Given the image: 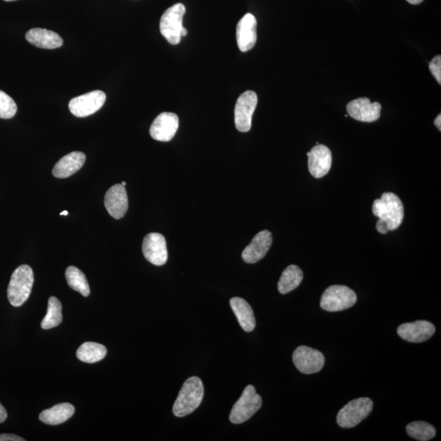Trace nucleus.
<instances>
[{
	"instance_id": "b1692460",
	"label": "nucleus",
	"mask_w": 441,
	"mask_h": 441,
	"mask_svg": "<svg viewBox=\"0 0 441 441\" xmlns=\"http://www.w3.org/2000/svg\"><path fill=\"white\" fill-rule=\"evenodd\" d=\"M108 350L99 343L87 342L79 347L77 356L80 362L88 364L101 362L105 358Z\"/></svg>"
},
{
	"instance_id": "4be33fe9",
	"label": "nucleus",
	"mask_w": 441,
	"mask_h": 441,
	"mask_svg": "<svg viewBox=\"0 0 441 441\" xmlns=\"http://www.w3.org/2000/svg\"><path fill=\"white\" fill-rule=\"evenodd\" d=\"M75 409L72 404L61 403L43 411L39 414V420L46 424L55 426L61 424L74 415Z\"/></svg>"
},
{
	"instance_id": "7ed1b4c3",
	"label": "nucleus",
	"mask_w": 441,
	"mask_h": 441,
	"mask_svg": "<svg viewBox=\"0 0 441 441\" xmlns=\"http://www.w3.org/2000/svg\"><path fill=\"white\" fill-rule=\"evenodd\" d=\"M34 284V273L31 267L21 265L12 273L8 287V298L10 304L19 307L28 301Z\"/></svg>"
},
{
	"instance_id": "cd10ccee",
	"label": "nucleus",
	"mask_w": 441,
	"mask_h": 441,
	"mask_svg": "<svg viewBox=\"0 0 441 441\" xmlns=\"http://www.w3.org/2000/svg\"><path fill=\"white\" fill-rule=\"evenodd\" d=\"M17 106L14 100L6 92L0 90V118L11 119L16 115Z\"/></svg>"
},
{
	"instance_id": "1a4fd4ad",
	"label": "nucleus",
	"mask_w": 441,
	"mask_h": 441,
	"mask_svg": "<svg viewBox=\"0 0 441 441\" xmlns=\"http://www.w3.org/2000/svg\"><path fill=\"white\" fill-rule=\"evenodd\" d=\"M106 99L104 92L92 91L71 99L69 102V109L75 117H87L99 110L105 104Z\"/></svg>"
},
{
	"instance_id": "ddd939ff",
	"label": "nucleus",
	"mask_w": 441,
	"mask_h": 441,
	"mask_svg": "<svg viewBox=\"0 0 441 441\" xmlns=\"http://www.w3.org/2000/svg\"><path fill=\"white\" fill-rule=\"evenodd\" d=\"M179 126V119L175 113L159 114L151 124L150 135L153 139L159 141H169L175 137Z\"/></svg>"
},
{
	"instance_id": "f3484780",
	"label": "nucleus",
	"mask_w": 441,
	"mask_h": 441,
	"mask_svg": "<svg viewBox=\"0 0 441 441\" xmlns=\"http://www.w3.org/2000/svg\"><path fill=\"white\" fill-rule=\"evenodd\" d=\"M273 235L269 231L264 230L257 234L251 244L242 253L243 260L246 264H253L259 262L266 255L273 244Z\"/></svg>"
},
{
	"instance_id": "20e7f679",
	"label": "nucleus",
	"mask_w": 441,
	"mask_h": 441,
	"mask_svg": "<svg viewBox=\"0 0 441 441\" xmlns=\"http://www.w3.org/2000/svg\"><path fill=\"white\" fill-rule=\"evenodd\" d=\"M186 13V7L182 3H176L164 12L160 19V33L173 46H177L182 37H186L188 31L182 26V20Z\"/></svg>"
},
{
	"instance_id": "dca6fc26",
	"label": "nucleus",
	"mask_w": 441,
	"mask_h": 441,
	"mask_svg": "<svg viewBox=\"0 0 441 441\" xmlns=\"http://www.w3.org/2000/svg\"><path fill=\"white\" fill-rule=\"evenodd\" d=\"M435 328L433 324L427 320H418L412 323H405L398 329V335L402 340L420 343L426 342L434 335Z\"/></svg>"
},
{
	"instance_id": "c9c22d12",
	"label": "nucleus",
	"mask_w": 441,
	"mask_h": 441,
	"mask_svg": "<svg viewBox=\"0 0 441 441\" xmlns=\"http://www.w3.org/2000/svg\"><path fill=\"white\" fill-rule=\"evenodd\" d=\"M4 1H6V2H11V1H15V0H4Z\"/></svg>"
},
{
	"instance_id": "7c9ffc66",
	"label": "nucleus",
	"mask_w": 441,
	"mask_h": 441,
	"mask_svg": "<svg viewBox=\"0 0 441 441\" xmlns=\"http://www.w3.org/2000/svg\"><path fill=\"white\" fill-rule=\"evenodd\" d=\"M8 418V413L6 409H4L2 404L0 403V423L6 422Z\"/></svg>"
},
{
	"instance_id": "9d476101",
	"label": "nucleus",
	"mask_w": 441,
	"mask_h": 441,
	"mask_svg": "<svg viewBox=\"0 0 441 441\" xmlns=\"http://www.w3.org/2000/svg\"><path fill=\"white\" fill-rule=\"evenodd\" d=\"M293 362L301 373L313 374L322 371L325 359L320 351L306 346H300L293 351Z\"/></svg>"
},
{
	"instance_id": "c85d7f7f",
	"label": "nucleus",
	"mask_w": 441,
	"mask_h": 441,
	"mask_svg": "<svg viewBox=\"0 0 441 441\" xmlns=\"http://www.w3.org/2000/svg\"><path fill=\"white\" fill-rule=\"evenodd\" d=\"M429 69L431 73L435 79L436 81L438 82L439 84H441V57L440 55L435 56L433 59L431 60L429 64Z\"/></svg>"
},
{
	"instance_id": "39448f33",
	"label": "nucleus",
	"mask_w": 441,
	"mask_h": 441,
	"mask_svg": "<svg viewBox=\"0 0 441 441\" xmlns=\"http://www.w3.org/2000/svg\"><path fill=\"white\" fill-rule=\"evenodd\" d=\"M357 301V296L353 289L345 285H332L322 294L320 307L329 313H336L349 309Z\"/></svg>"
},
{
	"instance_id": "4468645a",
	"label": "nucleus",
	"mask_w": 441,
	"mask_h": 441,
	"mask_svg": "<svg viewBox=\"0 0 441 441\" xmlns=\"http://www.w3.org/2000/svg\"><path fill=\"white\" fill-rule=\"evenodd\" d=\"M105 207L109 215L115 219H121L128 208V199L126 186L115 184L106 191L104 199Z\"/></svg>"
},
{
	"instance_id": "aec40b11",
	"label": "nucleus",
	"mask_w": 441,
	"mask_h": 441,
	"mask_svg": "<svg viewBox=\"0 0 441 441\" xmlns=\"http://www.w3.org/2000/svg\"><path fill=\"white\" fill-rule=\"evenodd\" d=\"M26 39L30 43L40 48L55 49L63 46V39L59 34L46 29H31L26 34Z\"/></svg>"
},
{
	"instance_id": "412c9836",
	"label": "nucleus",
	"mask_w": 441,
	"mask_h": 441,
	"mask_svg": "<svg viewBox=\"0 0 441 441\" xmlns=\"http://www.w3.org/2000/svg\"><path fill=\"white\" fill-rule=\"evenodd\" d=\"M230 305L238 320L240 327L245 332H252L255 329L256 320L251 306L247 301L239 297L231 298Z\"/></svg>"
},
{
	"instance_id": "f704fd0d",
	"label": "nucleus",
	"mask_w": 441,
	"mask_h": 441,
	"mask_svg": "<svg viewBox=\"0 0 441 441\" xmlns=\"http://www.w3.org/2000/svg\"><path fill=\"white\" fill-rule=\"evenodd\" d=\"M121 185L124 186H126V182H122Z\"/></svg>"
},
{
	"instance_id": "a878e982",
	"label": "nucleus",
	"mask_w": 441,
	"mask_h": 441,
	"mask_svg": "<svg viewBox=\"0 0 441 441\" xmlns=\"http://www.w3.org/2000/svg\"><path fill=\"white\" fill-rule=\"evenodd\" d=\"M62 322V306L59 298L51 297L48 300V311L42 320L41 327L50 329L59 326Z\"/></svg>"
},
{
	"instance_id": "f257e3e1",
	"label": "nucleus",
	"mask_w": 441,
	"mask_h": 441,
	"mask_svg": "<svg viewBox=\"0 0 441 441\" xmlns=\"http://www.w3.org/2000/svg\"><path fill=\"white\" fill-rule=\"evenodd\" d=\"M372 211L378 217L376 228L381 234L398 229L404 220L403 203L394 193H386L381 199L374 200Z\"/></svg>"
},
{
	"instance_id": "f03ea898",
	"label": "nucleus",
	"mask_w": 441,
	"mask_h": 441,
	"mask_svg": "<svg viewBox=\"0 0 441 441\" xmlns=\"http://www.w3.org/2000/svg\"><path fill=\"white\" fill-rule=\"evenodd\" d=\"M204 385L198 377L189 378L178 394L173 413L177 418L189 415L202 404L204 398Z\"/></svg>"
},
{
	"instance_id": "6e6552de",
	"label": "nucleus",
	"mask_w": 441,
	"mask_h": 441,
	"mask_svg": "<svg viewBox=\"0 0 441 441\" xmlns=\"http://www.w3.org/2000/svg\"><path fill=\"white\" fill-rule=\"evenodd\" d=\"M257 105L255 92L246 91L240 95L235 108V124L239 132L246 133L252 127V117Z\"/></svg>"
},
{
	"instance_id": "c756f323",
	"label": "nucleus",
	"mask_w": 441,
	"mask_h": 441,
	"mask_svg": "<svg viewBox=\"0 0 441 441\" xmlns=\"http://www.w3.org/2000/svg\"><path fill=\"white\" fill-rule=\"evenodd\" d=\"M19 435L13 434H0V441H25Z\"/></svg>"
},
{
	"instance_id": "5701e85b",
	"label": "nucleus",
	"mask_w": 441,
	"mask_h": 441,
	"mask_svg": "<svg viewBox=\"0 0 441 441\" xmlns=\"http://www.w3.org/2000/svg\"><path fill=\"white\" fill-rule=\"evenodd\" d=\"M304 280V273L295 265H291L283 271L278 282V291L282 294H286L296 289Z\"/></svg>"
},
{
	"instance_id": "6ab92c4d",
	"label": "nucleus",
	"mask_w": 441,
	"mask_h": 441,
	"mask_svg": "<svg viewBox=\"0 0 441 441\" xmlns=\"http://www.w3.org/2000/svg\"><path fill=\"white\" fill-rule=\"evenodd\" d=\"M86 155L80 151H74L62 157L52 169V175L57 178H66L77 173L86 163Z\"/></svg>"
},
{
	"instance_id": "bb28decb",
	"label": "nucleus",
	"mask_w": 441,
	"mask_h": 441,
	"mask_svg": "<svg viewBox=\"0 0 441 441\" xmlns=\"http://www.w3.org/2000/svg\"><path fill=\"white\" fill-rule=\"evenodd\" d=\"M406 431L412 438L420 441H427L435 438V427L426 422H413L406 427Z\"/></svg>"
},
{
	"instance_id": "473e14b6",
	"label": "nucleus",
	"mask_w": 441,
	"mask_h": 441,
	"mask_svg": "<svg viewBox=\"0 0 441 441\" xmlns=\"http://www.w3.org/2000/svg\"><path fill=\"white\" fill-rule=\"evenodd\" d=\"M406 1L411 4H420L423 0H406Z\"/></svg>"
},
{
	"instance_id": "2eb2a0df",
	"label": "nucleus",
	"mask_w": 441,
	"mask_h": 441,
	"mask_svg": "<svg viewBox=\"0 0 441 441\" xmlns=\"http://www.w3.org/2000/svg\"><path fill=\"white\" fill-rule=\"evenodd\" d=\"M308 168L311 175L322 178L326 175L332 166V153L329 147L317 144L307 153Z\"/></svg>"
},
{
	"instance_id": "a211bd4d",
	"label": "nucleus",
	"mask_w": 441,
	"mask_h": 441,
	"mask_svg": "<svg viewBox=\"0 0 441 441\" xmlns=\"http://www.w3.org/2000/svg\"><path fill=\"white\" fill-rule=\"evenodd\" d=\"M236 39L239 50L246 52L255 46L257 42V20L251 13H247L239 20L236 28Z\"/></svg>"
},
{
	"instance_id": "0eeeda50",
	"label": "nucleus",
	"mask_w": 441,
	"mask_h": 441,
	"mask_svg": "<svg viewBox=\"0 0 441 441\" xmlns=\"http://www.w3.org/2000/svg\"><path fill=\"white\" fill-rule=\"evenodd\" d=\"M373 403L367 398L351 400L337 413V422L342 429H351L357 426L371 413Z\"/></svg>"
},
{
	"instance_id": "2f4dec72",
	"label": "nucleus",
	"mask_w": 441,
	"mask_h": 441,
	"mask_svg": "<svg viewBox=\"0 0 441 441\" xmlns=\"http://www.w3.org/2000/svg\"><path fill=\"white\" fill-rule=\"evenodd\" d=\"M435 126L436 128L439 129V131H441V115H438V117L435 118L434 121Z\"/></svg>"
},
{
	"instance_id": "423d86ee",
	"label": "nucleus",
	"mask_w": 441,
	"mask_h": 441,
	"mask_svg": "<svg viewBox=\"0 0 441 441\" xmlns=\"http://www.w3.org/2000/svg\"><path fill=\"white\" fill-rule=\"evenodd\" d=\"M262 405V398L257 394L255 387L248 385L231 409L230 421L234 424L246 422L259 411Z\"/></svg>"
},
{
	"instance_id": "f8f14e48",
	"label": "nucleus",
	"mask_w": 441,
	"mask_h": 441,
	"mask_svg": "<svg viewBox=\"0 0 441 441\" xmlns=\"http://www.w3.org/2000/svg\"><path fill=\"white\" fill-rule=\"evenodd\" d=\"M382 106L372 102L367 97L358 98L349 102L346 110L351 118L358 121L372 123L380 118Z\"/></svg>"
},
{
	"instance_id": "9b49d317",
	"label": "nucleus",
	"mask_w": 441,
	"mask_h": 441,
	"mask_svg": "<svg viewBox=\"0 0 441 441\" xmlns=\"http://www.w3.org/2000/svg\"><path fill=\"white\" fill-rule=\"evenodd\" d=\"M142 252L146 259L155 266H163L168 260L166 238L159 233H150L145 236Z\"/></svg>"
},
{
	"instance_id": "393cba45",
	"label": "nucleus",
	"mask_w": 441,
	"mask_h": 441,
	"mask_svg": "<svg viewBox=\"0 0 441 441\" xmlns=\"http://www.w3.org/2000/svg\"><path fill=\"white\" fill-rule=\"evenodd\" d=\"M66 278L71 288L82 294L84 297L89 296L90 288H89L86 276L77 267L73 266L68 267L66 271Z\"/></svg>"
},
{
	"instance_id": "72a5a7b5",
	"label": "nucleus",
	"mask_w": 441,
	"mask_h": 441,
	"mask_svg": "<svg viewBox=\"0 0 441 441\" xmlns=\"http://www.w3.org/2000/svg\"><path fill=\"white\" fill-rule=\"evenodd\" d=\"M60 215H61V216H62V215H64V216L68 215V211H63V212H61V213H60Z\"/></svg>"
}]
</instances>
